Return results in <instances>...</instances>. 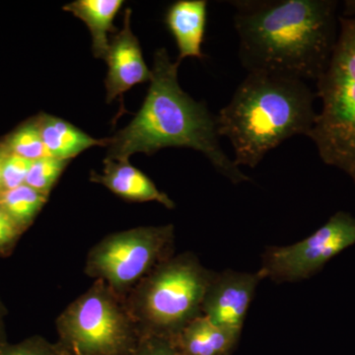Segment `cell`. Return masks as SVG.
<instances>
[{
  "instance_id": "6da1fadb",
  "label": "cell",
  "mask_w": 355,
  "mask_h": 355,
  "mask_svg": "<svg viewBox=\"0 0 355 355\" xmlns=\"http://www.w3.org/2000/svg\"><path fill=\"white\" fill-rule=\"evenodd\" d=\"M234 26L240 62L251 72L317 81L338 34L334 0H238Z\"/></svg>"
},
{
  "instance_id": "7a4b0ae2",
  "label": "cell",
  "mask_w": 355,
  "mask_h": 355,
  "mask_svg": "<svg viewBox=\"0 0 355 355\" xmlns=\"http://www.w3.org/2000/svg\"><path fill=\"white\" fill-rule=\"evenodd\" d=\"M179 65L165 49L156 51L146 100L130 125L108 139L106 160H128L135 153L153 155L167 147H186L202 153L231 183L251 182L222 148L216 116L180 87Z\"/></svg>"
},
{
  "instance_id": "3957f363",
  "label": "cell",
  "mask_w": 355,
  "mask_h": 355,
  "mask_svg": "<svg viewBox=\"0 0 355 355\" xmlns=\"http://www.w3.org/2000/svg\"><path fill=\"white\" fill-rule=\"evenodd\" d=\"M316 93L305 81L251 72L231 101L216 114L219 135L230 141L238 167H257L263 157L295 135L314 127Z\"/></svg>"
},
{
  "instance_id": "277c9868",
  "label": "cell",
  "mask_w": 355,
  "mask_h": 355,
  "mask_svg": "<svg viewBox=\"0 0 355 355\" xmlns=\"http://www.w3.org/2000/svg\"><path fill=\"white\" fill-rule=\"evenodd\" d=\"M214 272L191 253L171 257L132 289L127 306L140 336L171 340L202 315V303Z\"/></svg>"
},
{
  "instance_id": "5b68a950",
  "label": "cell",
  "mask_w": 355,
  "mask_h": 355,
  "mask_svg": "<svg viewBox=\"0 0 355 355\" xmlns=\"http://www.w3.org/2000/svg\"><path fill=\"white\" fill-rule=\"evenodd\" d=\"M316 83L321 111L308 137L324 164L355 184V16L338 18L335 48Z\"/></svg>"
},
{
  "instance_id": "8992f818",
  "label": "cell",
  "mask_w": 355,
  "mask_h": 355,
  "mask_svg": "<svg viewBox=\"0 0 355 355\" xmlns=\"http://www.w3.org/2000/svg\"><path fill=\"white\" fill-rule=\"evenodd\" d=\"M57 328L67 355H130L140 338L125 299L102 280L60 314Z\"/></svg>"
},
{
  "instance_id": "52a82bcc",
  "label": "cell",
  "mask_w": 355,
  "mask_h": 355,
  "mask_svg": "<svg viewBox=\"0 0 355 355\" xmlns=\"http://www.w3.org/2000/svg\"><path fill=\"white\" fill-rule=\"evenodd\" d=\"M172 224L142 226L107 236L88 254L85 272L106 282L121 296L137 286L156 266L171 258Z\"/></svg>"
},
{
  "instance_id": "ba28073f",
  "label": "cell",
  "mask_w": 355,
  "mask_h": 355,
  "mask_svg": "<svg viewBox=\"0 0 355 355\" xmlns=\"http://www.w3.org/2000/svg\"><path fill=\"white\" fill-rule=\"evenodd\" d=\"M355 245V217L338 211L309 237L289 245L270 247L261 260L263 279L296 282L309 279L338 254Z\"/></svg>"
},
{
  "instance_id": "9c48e42d",
  "label": "cell",
  "mask_w": 355,
  "mask_h": 355,
  "mask_svg": "<svg viewBox=\"0 0 355 355\" xmlns=\"http://www.w3.org/2000/svg\"><path fill=\"white\" fill-rule=\"evenodd\" d=\"M260 272L226 270L214 273L202 303V315L212 323L241 334L248 310L259 284Z\"/></svg>"
},
{
  "instance_id": "30bf717a",
  "label": "cell",
  "mask_w": 355,
  "mask_h": 355,
  "mask_svg": "<svg viewBox=\"0 0 355 355\" xmlns=\"http://www.w3.org/2000/svg\"><path fill=\"white\" fill-rule=\"evenodd\" d=\"M130 16L132 10L128 8L123 16V29L112 39L105 58L109 69L105 81L108 103L116 97L123 101V93L137 84L150 83L153 78V71L144 62L139 39L130 29Z\"/></svg>"
},
{
  "instance_id": "8fae6325",
  "label": "cell",
  "mask_w": 355,
  "mask_h": 355,
  "mask_svg": "<svg viewBox=\"0 0 355 355\" xmlns=\"http://www.w3.org/2000/svg\"><path fill=\"white\" fill-rule=\"evenodd\" d=\"M103 174L91 173L90 180L102 184L114 195L135 202H156L168 209L175 207V202L165 193L158 190L155 184L128 160H104Z\"/></svg>"
},
{
  "instance_id": "7c38bea8",
  "label": "cell",
  "mask_w": 355,
  "mask_h": 355,
  "mask_svg": "<svg viewBox=\"0 0 355 355\" xmlns=\"http://www.w3.org/2000/svg\"><path fill=\"white\" fill-rule=\"evenodd\" d=\"M207 1L179 0L168 8L165 23L176 41L181 64L186 58H202V46L207 29Z\"/></svg>"
},
{
  "instance_id": "4fadbf2b",
  "label": "cell",
  "mask_w": 355,
  "mask_h": 355,
  "mask_svg": "<svg viewBox=\"0 0 355 355\" xmlns=\"http://www.w3.org/2000/svg\"><path fill=\"white\" fill-rule=\"evenodd\" d=\"M239 336L240 334L200 315L187 324L171 343L180 355H227Z\"/></svg>"
},
{
  "instance_id": "5bb4252c",
  "label": "cell",
  "mask_w": 355,
  "mask_h": 355,
  "mask_svg": "<svg viewBox=\"0 0 355 355\" xmlns=\"http://www.w3.org/2000/svg\"><path fill=\"white\" fill-rule=\"evenodd\" d=\"M35 119L44 147L51 157L71 160L90 147L107 146L108 144V139H93L76 125L57 116L41 114Z\"/></svg>"
},
{
  "instance_id": "9a60e30c",
  "label": "cell",
  "mask_w": 355,
  "mask_h": 355,
  "mask_svg": "<svg viewBox=\"0 0 355 355\" xmlns=\"http://www.w3.org/2000/svg\"><path fill=\"white\" fill-rule=\"evenodd\" d=\"M123 4L121 0H76L64 6V10L88 26L96 58H106L110 46L108 34L116 32L113 22Z\"/></svg>"
},
{
  "instance_id": "2e32d148",
  "label": "cell",
  "mask_w": 355,
  "mask_h": 355,
  "mask_svg": "<svg viewBox=\"0 0 355 355\" xmlns=\"http://www.w3.org/2000/svg\"><path fill=\"white\" fill-rule=\"evenodd\" d=\"M46 200V196L26 184L0 193V207L22 231L31 225Z\"/></svg>"
},
{
  "instance_id": "e0dca14e",
  "label": "cell",
  "mask_w": 355,
  "mask_h": 355,
  "mask_svg": "<svg viewBox=\"0 0 355 355\" xmlns=\"http://www.w3.org/2000/svg\"><path fill=\"white\" fill-rule=\"evenodd\" d=\"M0 144L9 154L21 156L28 160L34 161L50 156L44 147L35 118L26 121Z\"/></svg>"
},
{
  "instance_id": "ac0fdd59",
  "label": "cell",
  "mask_w": 355,
  "mask_h": 355,
  "mask_svg": "<svg viewBox=\"0 0 355 355\" xmlns=\"http://www.w3.org/2000/svg\"><path fill=\"white\" fill-rule=\"evenodd\" d=\"M69 162L70 160H62L51 156L32 161L25 184L49 197Z\"/></svg>"
},
{
  "instance_id": "d6986e66",
  "label": "cell",
  "mask_w": 355,
  "mask_h": 355,
  "mask_svg": "<svg viewBox=\"0 0 355 355\" xmlns=\"http://www.w3.org/2000/svg\"><path fill=\"white\" fill-rule=\"evenodd\" d=\"M0 355H67L60 345H53L41 336H32L15 345L7 343Z\"/></svg>"
},
{
  "instance_id": "ffe728a7",
  "label": "cell",
  "mask_w": 355,
  "mask_h": 355,
  "mask_svg": "<svg viewBox=\"0 0 355 355\" xmlns=\"http://www.w3.org/2000/svg\"><path fill=\"white\" fill-rule=\"evenodd\" d=\"M31 165V160L14 154H8L2 168L3 191L12 190L24 184Z\"/></svg>"
},
{
  "instance_id": "44dd1931",
  "label": "cell",
  "mask_w": 355,
  "mask_h": 355,
  "mask_svg": "<svg viewBox=\"0 0 355 355\" xmlns=\"http://www.w3.org/2000/svg\"><path fill=\"white\" fill-rule=\"evenodd\" d=\"M23 231L18 227L6 214V210L0 207V254L6 256L12 251L18 238Z\"/></svg>"
},
{
  "instance_id": "7402d4cb",
  "label": "cell",
  "mask_w": 355,
  "mask_h": 355,
  "mask_svg": "<svg viewBox=\"0 0 355 355\" xmlns=\"http://www.w3.org/2000/svg\"><path fill=\"white\" fill-rule=\"evenodd\" d=\"M130 355H180L170 340L155 336H140Z\"/></svg>"
},
{
  "instance_id": "603a6c76",
  "label": "cell",
  "mask_w": 355,
  "mask_h": 355,
  "mask_svg": "<svg viewBox=\"0 0 355 355\" xmlns=\"http://www.w3.org/2000/svg\"><path fill=\"white\" fill-rule=\"evenodd\" d=\"M6 309L3 303L0 300V350L7 345V336L6 329Z\"/></svg>"
},
{
  "instance_id": "cb8c5ba5",
  "label": "cell",
  "mask_w": 355,
  "mask_h": 355,
  "mask_svg": "<svg viewBox=\"0 0 355 355\" xmlns=\"http://www.w3.org/2000/svg\"><path fill=\"white\" fill-rule=\"evenodd\" d=\"M8 154L4 146L0 144V193L3 191V186H2V168H3L4 160H6Z\"/></svg>"
}]
</instances>
